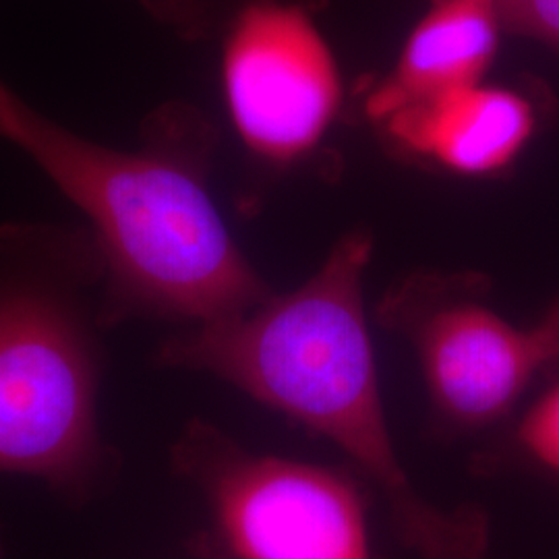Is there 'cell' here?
<instances>
[{"instance_id": "6da1fadb", "label": "cell", "mask_w": 559, "mask_h": 559, "mask_svg": "<svg viewBox=\"0 0 559 559\" xmlns=\"http://www.w3.org/2000/svg\"><path fill=\"white\" fill-rule=\"evenodd\" d=\"M212 129L166 104L135 150L62 127L0 80V140L34 162L87 221L104 270V321L164 316L193 325L240 316L272 293L205 185Z\"/></svg>"}, {"instance_id": "7a4b0ae2", "label": "cell", "mask_w": 559, "mask_h": 559, "mask_svg": "<svg viewBox=\"0 0 559 559\" xmlns=\"http://www.w3.org/2000/svg\"><path fill=\"white\" fill-rule=\"evenodd\" d=\"M369 258L371 239L348 235L295 293L189 328L162 346L160 360L207 371L334 441L388 493L413 539L436 558L454 556L466 528L415 496L385 425L362 311Z\"/></svg>"}, {"instance_id": "3957f363", "label": "cell", "mask_w": 559, "mask_h": 559, "mask_svg": "<svg viewBox=\"0 0 559 559\" xmlns=\"http://www.w3.org/2000/svg\"><path fill=\"white\" fill-rule=\"evenodd\" d=\"M87 228L0 226V473L85 500L112 452L100 436L102 362Z\"/></svg>"}, {"instance_id": "277c9868", "label": "cell", "mask_w": 559, "mask_h": 559, "mask_svg": "<svg viewBox=\"0 0 559 559\" xmlns=\"http://www.w3.org/2000/svg\"><path fill=\"white\" fill-rule=\"evenodd\" d=\"M187 36L218 40L228 117L260 160L307 154L338 110L340 78L320 29L288 0H141Z\"/></svg>"}, {"instance_id": "5b68a950", "label": "cell", "mask_w": 559, "mask_h": 559, "mask_svg": "<svg viewBox=\"0 0 559 559\" xmlns=\"http://www.w3.org/2000/svg\"><path fill=\"white\" fill-rule=\"evenodd\" d=\"M237 559H371L359 496L336 475L247 456L201 431L182 448Z\"/></svg>"}, {"instance_id": "8992f818", "label": "cell", "mask_w": 559, "mask_h": 559, "mask_svg": "<svg viewBox=\"0 0 559 559\" xmlns=\"http://www.w3.org/2000/svg\"><path fill=\"white\" fill-rule=\"evenodd\" d=\"M417 344L441 408L462 423H491L558 362L559 300L533 328H514L477 302H452L420 323Z\"/></svg>"}, {"instance_id": "52a82bcc", "label": "cell", "mask_w": 559, "mask_h": 559, "mask_svg": "<svg viewBox=\"0 0 559 559\" xmlns=\"http://www.w3.org/2000/svg\"><path fill=\"white\" fill-rule=\"evenodd\" d=\"M383 122L404 152L460 175H491L533 138L535 108L512 90L479 83L406 106Z\"/></svg>"}, {"instance_id": "ba28073f", "label": "cell", "mask_w": 559, "mask_h": 559, "mask_svg": "<svg viewBox=\"0 0 559 559\" xmlns=\"http://www.w3.org/2000/svg\"><path fill=\"white\" fill-rule=\"evenodd\" d=\"M496 0H433L406 41L396 67L367 96L371 119L483 83L500 48Z\"/></svg>"}, {"instance_id": "9c48e42d", "label": "cell", "mask_w": 559, "mask_h": 559, "mask_svg": "<svg viewBox=\"0 0 559 559\" xmlns=\"http://www.w3.org/2000/svg\"><path fill=\"white\" fill-rule=\"evenodd\" d=\"M503 32L545 41L559 50V0H496Z\"/></svg>"}, {"instance_id": "30bf717a", "label": "cell", "mask_w": 559, "mask_h": 559, "mask_svg": "<svg viewBox=\"0 0 559 559\" xmlns=\"http://www.w3.org/2000/svg\"><path fill=\"white\" fill-rule=\"evenodd\" d=\"M519 438L535 459L559 473V385L531 408Z\"/></svg>"}]
</instances>
